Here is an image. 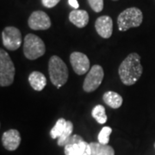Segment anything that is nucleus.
<instances>
[{
    "instance_id": "obj_8",
    "label": "nucleus",
    "mask_w": 155,
    "mask_h": 155,
    "mask_svg": "<svg viewBox=\"0 0 155 155\" xmlns=\"http://www.w3.org/2000/svg\"><path fill=\"white\" fill-rule=\"evenodd\" d=\"M3 45L7 49L15 51L22 45V38L21 31L16 27H6L2 32Z\"/></svg>"
},
{
    "instance_id": "obj_21",
    "label": "nucleus",
    "mask_w": 155,
    "mask_h": 155,
    "mask_svg": "<svg viewBox=\"0 0 155 155\" xmlns=\"http://www.w3.org/2000/svg\"><path fill=\"white\" fill-rule=\"evenodd\" d=\"M61 0H41L42 2V5L47 7V8H53L56 6V5L59 4Z\"/></svg>"
},
{
    "instance_id": "obj_22",
    "label": "nucleus",
    "mask_w": 155,
    "mask_h": 155,
    "mask_svg": "<svg viewBox=\"0 0 155 155\" xmlns=\"http://www.w3.org/2000/svg\"><path fill=\"white\" fill-rule=\"evenodd\" d=\"M68 4H69V5L72 7L74 10H78V2L77 0H68Z\"/></svg>"
},
{
    "instance_id": "obj_11",
    "label": "nucleus",
    "mask_w": 155,
    "mask_h": 155,
    "mask_svg": "<svg viewBox=\"0 0 155 155\" xmlns=\"http://www.w3.org/2000/svg\"><path fill=\"white\" fill-rule=\"evenodd\" d=\"M21 135L17 129L7 130L2 135V143L4 147L8 151L17 150L21 143Z\"/></svg>"
},
{
    "instance_id": "obj_1",
    "label": "nucleus",
    "mask_w": 155,
    "mask_h": 155,
    "mask_svg": "<svg viewBox=\"0 0 155 155\" xmlns=\"http://www.w3.org/2000/svg\"><path fill=\"white\" fill-rule=\"evenodd\" d=\"M119 76L125 85H133L142 75L143 68L140 64V56L132 53L124 59L118 69Z\"/></svg>"
},
{
    "instance_id": "obj_18",
    "label": "nucleus",
    "mask_w": 155,
    "mask_h": 155,
    "mask_svg": "<svg viewBox=\"0 0 155 155\" xmlns=\"http://www.w3.org/2000/svg\"><path fill=\"white\" fill-rule=\"evenodd\" d=\"M91 116L99 124H104L108 120V117H107L105 112V108L101 104H97L95 106L91 111Z\"/></svg>"
},
{
    "instance_id": "obj_13",
    "label": "nucleus",
    "mask_w": 155,
    "mask_h": 155,
    "mask_svg": "<svg viewBox=\"0 0 155 155\" xmlns=\"http://www.w3.org/2000/svg\"><path fill=\"white\" fill-rule=\"evenodd\" d=\"M64 147L65 155H91L90 143H87L84 140L67 144Z\"/></svg>"
},
{
    "instance_id": "obj_10",
    "label": "nucleus",
    "mask_w": 155,
    "mask_h": 155,
    "mask_svg": "<svg viewBox=\"0 0 155 155\" xmlns=\"http://www.w3.org/2000/svg\"><path fill=\"white\" fill-rule=\"evenodd\" d=\"M70 62L73 71L78 75H84L90 70L89 58L83 53L73 52L70 55Z\"/></svg>"
},
{
    "instance_id": "obj_15",
    "label": "nucleus",
    "mask_w": 155,
    "mask_h": 155,
    "mask_svg": "<svg viewBox=\"0 0 155 155\" xmlns=\"http://www.w3.org/2000/svg\"><path fill=\"white\" fill-rule=\"evenodd\" d=\"M28 82L35 91H41L47 85V78L43 73L38 71H34L28 77Z\"/></svg>"
},
{
    "instance_id": "obj_16",
    "label": "nucleus",
    "mask_w": 155,
    "mask_h": 155,
    "mask_svg": "<svg viewBox=\"0 0 155 155\" xmlns=\"http://www.w3.org/2000/svg\"><path fill=\"white\" fill-rule=\"evenodd\" d=\"M103 100L109 107H110L112 109H118L120 108L122 104V96L119 95L116 91H107L103 96Z\"/></svg>"
},
{
    "instance_id": "obj_17",
    "label": "nucleus",
    "mask_w": 155,
    "mask_h": 155,
    "mask_svg": "<svg viewBox=\"0 0 155 155\" xmlns=\"http://www.w3.org/2000/svg\"><path fill=\"white\" fill-rule=\"evenodd\" d=\"M91 155H115L114 148L108 144H102L99 142H91Z\"/></svg>"
},
{
    "instance_id": "obj_3",
    "label": "nucleus",
    "mask_w": 155,
    "mask_h": 155,
    "mask_svg": "<svg viewBox=\"0 0 155 155\" xmlns=\"http://www.w3.org/2000/svg\"><path fill=\"white\" fill-rule=\"evenodd\" d=\"M143 21V14L136 7L127 8L120 13L117 18V25L120 31H127L131 28H137Z\"/></svg>"
},
{
    "instance_id": "obj_20",
    "label": "nucleus",
    "mask_w": 155,
    "mask_h": 155,
    "mask_svg": "<svg viewBox=\"0 0 155 155\" xmlns=\"http://www.w3.org/2000/svg\"><path fill=\"white\" fill-rule=\"evenodd\" d=\"M88 3L95 12H101L104 9V0H88Z\"/></svg>"
},
{
    "instance_id": "obj_5",
    "label": "nucleus",
    "mask_w": 155,
    "mask_h": 155,
    "mask_svg": "<svg viewBox=\"0 0 155 155\" xmlns=\"http://www.w3.org/2000/svg\"><path fill=\"white\" fill-rule=\"evenodd\" d=\"M15 66L11 57L4 49L0 50V85L2 87L10 86L15 78Z\"/></svg>"
},
{
    "instance_id": "obj_23",
    "label": "nucleus",
    "mask_w": 155,
    "mask_h": 155,
    "mask_svg": "<svg viewBox=\"0 0 155 155\" xmlns=\"http://www.w3.org/2000/svg\"><path fill=\"white\" fill-rule=\"evenodd\" d=\"M113 1H117V0H113Z\"/></svg>"
},
{
    "instance_id": "obj_2",
    "label": "nucleus",
    "mask_w": 155,
    "mask_h": 155,
    "mask_svg": "<svg viewBox=\"0 0 155 155\" xmlns=\"http://www.w3.org/2000/svg\"><path fill=\"white\" fill-rule=\"evenodd\" d=\"M48 73L50 80L57 88H61L68 79V68L62 59L59 56L53 55L48 62Z\"/></svg>"
},
{
    "instance_id": "obj_7",
    "label": "nucleus",
    "mask_w": 155,
    "mask_h": 155,
    "mask_svg": "<svg viewBox=\"0 0 155 155\" xmlns=\"http://www.w3.org/2000/svg\"><path fill=\"white\" fill-rule=\"evenodd\" d=\"M104 72L103 67L99 65H94L89 71L84 78L83 89L85 92H92L100 86L103 82Z\"/></svg>"
},
{
    "instance_id": "obj_24",
    "label": "nucleus",
    "mask_w": 155,
    "mask_h": 155,
    "mask_svg": "<svg viewBox=\"0 0 155 155\" xmlns=\"http://www.w3.org/2000/svg\"><path fill=\"white\" fill-rule=\"evenodd\" d=\"M154 148H155V142H154Z\"/></svg>"
},
{
    "instance_id": "obj_4",
    "label": "nucleus",
    "mask_w": 155,
    "mask_h": 155,
    "mask_svg": "<svg viewBox=\"0 0 155 155\" xmlns=\"http://www.w3.org/2000/svg\"><path fill=\"white\" fill-rule=\"evenodd\" d=\"M46 47L44 42L39 36L34 34H28L23 42V54L25 57L34 61L45 54Z\"/></svg>"
},
{
    "instance_id": "obj_12",
    "label": "nucleus",
    "mask_w": 155,
    "mask_h": 155,
    "mask_svg": "<svg viewBox=\"0 0 155 155\" xmlns=\"http://www.w3.org/2000/svg\"><path fill=\"white\" fill-rule=\"evenodd\" d=\"M95 28L101 37L108 39L112 35L113 21L109 16H102L98 17L95 22Z\"/></svg>"
},
{
    "instance_id": "obj_14",
    "label": "nucleus",
    "mask_w": 155,
    "mask_h": 155,
    "mask_svg": "<svg viewBox=\"0 0 155 155\" xmlns=\"http://www.w3.org/2000/svg\"><path fill=\"white\" fill-rule=\"evenodd\" d=\"M69 20L78 28H84L89 22V15L84 10H74L69 14Z\"/></svg>"
},
{
    "instance_id": "obj_6",
    "label": "nucleus",
    "mask_w": 155,
    "mask_h": 155,
    "mask_svg": "<svg viewBox=\"0 0 155 155\" xmlns=\"http://www.w3.org/2000/svg\"><path fill=\"white\" fill-rule=\"evenodd\" d=\"M73 124L71 121H67L64 118H60L55 125L52 127L50 135L52 139H58L57 144L60 147H65L68 138L72 135Z\"/></svg>"
},
{
    "instance_id": "obj_9",
    "label": "nucleus",
    "mask_w": 155,
    "mask_h": 155,
    "mask_svg": "<svg viewBox=\"0 0 155 155\" xmlns=\"http://www.w3.org/2000/svg\"><path fill=\"white\" fill-rule=\"evenodd\" d=\"M28 23L33 30H46L51 27L50 17L42 11H34L28 18Z\"/></svg>"
},
{
    "instance_id": "obj_19",
    "label": "nucleus",
    "mask_w": 155,
    "mask_h": 155,
    "mask_svg": "<svg viewBox=\"0 0 155 155\" xmlns=\"http://www.w3.org/2000/svg\"><path fill=\"white\" fill-rule=\"evenodd\" d=\"M112 133V128L110 127H104L100 133L98 134V142L102 144H108L110 141V135Z\"/></svg>"
}]
</instances>
